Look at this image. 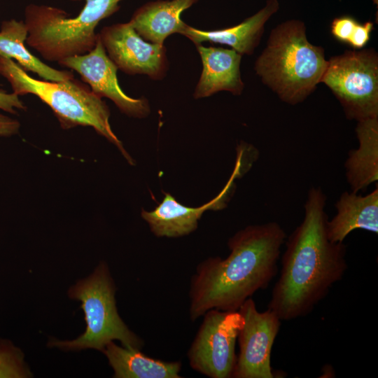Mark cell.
<instances>
[{
  "instance_id": "7c38bea8",
  "label": "cell",
  "mask_w": 378,
  "mask_h": 378,
  "mask_svg": "<svg viewBox=\"0 0 378 378\" xmlns=\"http://www.w3.org/2000/svg\"><path fill=\"white\" fill-rule=\"evenodd\" d=\"M239 171V164L237 163L223 190L214 199L202 206H186L178 202L169 193H165L162 202L154 210H143L141 216L157 237H178L189 234L197 229L198 220L206 211L223 208L234 178Z\"/></svg>"
},
{
  "instance_id": "44dd1931",
  "label": "cell",
  "mask_w": 378,
  "mask_h": 378,
  "mask_svg": "<svg viewBox=\"0 0 378 378\" xmlns=\"http://www.w3.org/2000/svg\"><path fill=\"white\" fill-rule=\"evenodd\" d=\"M358 23L354 18L349 15L336 18L331 22V34L338 41L348 43Z\"/></svg>"
},
{
  "instance_id": "d4e9b609",
  "label": "cell",
  "mask_w": 378,
  "mask_h": 378,
  "mask_svg": "<svg viewBox=\"0 0 378 378\" xmlns=\"http://www.w3.org/2000/svg\"><path fill=\"white\" fill-rule=\"evenodd\" d=\"M70 1H80V0H70Z\"/></svg>"
},
{
  "instance_id": "cb8c5ba5",
  "label": "cell",
  "mask_w": 378,
  "mask_h": 378,
  "mask_svg": "<svg viewBox=\"0 0 378 378\" xmlns=\"http://www.w3.org/2000/svg\"><path fill=\"white\" fill-rule=\"evenodd\" d=\"M20 124L18 120L0 114V136H10L18 133Z\"/></svg>"
},
{
  "instance_id": "7a4b0ae2",
  "label": "cell",
  "mask_w": 378,
  "mask_h": 378,
  "mask_svg": "<svg viewBox=\"0 0 378 378\" xmlns=\"http://www.w3.org/2000/svg\"><path fill=\"white\" fill-rule=\"evenodd\" d=\"M286 237L276 222L248 225L229 239L227 257H210L200 262L190 281V320L212 309L237 311L265 288L277 273Z\"/></svg>"
},
{
  "instance_id": "6da1fadb",
  "label": "cell",
  "mask_w": 378,
  "mask_h": 378,
  "mask_svg": "<svg viewBox=\"0 0 378 378\" xmlns=\"http://www.w3.org/2000/svg\"><path fill=\"white\" fill-rule=\"evenodd\" d=\"M326 205L323 190L312 187L304 218L286 242L280 276L268 304L281 321L309 314L347 270L346 246L328 237Z\"/></svg>"
},
{
  "instance_id": "5bb4252c",
  "label": "cell",
  "mask_w": 378,
  "mask_h": 378,
  "mask_svg": "<svg viewBox=\"0 0 378 378\" xmlns=\"http://www.w3.org/2000/svg\"><path fill=\"white\" fill-rule=\"evenodd\" d=\"M279 8L277 0H268L264 8L241 23L224 29L201 30L186 24L180 34L195 46L203 42L226 45L240 55H252L259 45L265 24Z\"/></svg>"
},
{
  "instance_id": "9c48e42d",
  "label": "cell",
  "mask_w": 378,
  "mask_h": 378,
  "mask_svg": "<svg viewBox=\"0 0 378 378\" xmlns=\"http://www.w3.org/2000/svg\"><path fill=\"white\" fill-rule=\"evenodd\" d=\"M244 325L238 335L239 351L232 374L234 378H275L271 353L281 319L271 309L259 312L249 298L239 308Z\"/></svg>"
},
{
  "instance_id": "603a6c76",
  "label": "cell",
  "mask_w": 378,
  "mask_h": 378,
  "mask_svg": "<svg viewBox=\"0 0 378 378\" xmlns=\"http://www.w3.org/2000/svg\"><path fill=\"white\" fill-rule=\"evenodd\" d=\"M0 109L14 114L17 110H26V106L17 94L0 91Z\"/></svg>"
},
{
  "instance_id": "5b68a950",
  "label": "cell",
  "mask_w": 378,
  "mask_h": 378,
  "mask_svg": "<svg viewBox=\"0 0 378 378\" xmlns=\"http://www.w3.org/2000/svg\"><path fill=\"white\" fill-rule=\"evenodd\" d=\"M85 1L84 7L74 18H68L59 8L27 6L24 12L27 45L43 59L57 62L91 51L99 38L95 31L98 24L117 12L122 0Z\"/></svg>"
},
{
  "instance_id": "ac0fdd59",
  "label": "cell",
  "mask_w": 378,
  "mask_h": 378,
  "mask_svg": "<svg viewBox=\"0 0 378 378\" xmlns=\"http://www.w3.org/2000/svg\"><path fill=\"white\" fill-rule=\"evenodd\" d=\"M115 378H180V361H163L142 354L139 349L120 346L113 341L102 351Z\"/></svg>"
},
{
  "instance_id": "ba28073f",
  "label": "cell",
  "mask_w": 378,
  "mask_h": 378,
  "mask_svg": "<svg viewBox=\"0 0 378 378\" xmlns=\"http://www.w3.org/2000/svg\"><path fill=\"white\" fill-rule=\"evenodd\" d=\"M187 353L190 367L210 378H230L237 356L235 345L244 318L238 310L207 311Z\"/></svg>"
},
{
  "instance_id": "ffe728a7",
  "label": "cell",
  "mask_w": 378,
  "mask_h": 378,
  "mask_svg": "<svg viewBox=\"0 0 378 378\" xmlns=\"http://www.w3.org/2000/svg\"><path fill=\"white\" fill-rule=\"evenodd\" d=\"M20 349L8 340H0V378L30 377Z\"/></svg>"
},
{
  "instance_id": "8992f818",
  "label": "cell",
  "mask_w": 378,
  "mask_h": 378,
  "mask_svg": "<svg viewBox=\"0 0 378 378\" xmlns=\"http://www.w3.org/2000/svg\"><path fill=\"white\" fill-rule=\"evenodd\" d=\"M115 287L106 264L101 263L88 278L79 281L69 291L71 298L80 300L85 314L86 330L71 341L52 340L48 346L65 350L94 349L103 351L113 340L123 346L139 349L144 341L131 331L120 317L115 299Z\"/></svg>"
},
{
  "instance_id": "2e32d148",
  "label": "cell",
  "mask_w": 378,
  "mask_h": 378,
  "mask_svg": "<svg viewBox=\"0 0 378 378\" xmlns=\"http://www.w3.org/2000/svg\"><path fill=\"white\" fill-rule=\"evenodd\" d=\"M199 0H158L148 2L133 13L129 22L145 41L164 44L173 34H180L185 23L182 12Z\"/></svg>"
},
{
  "instance_id": "8fae6325",
  "label": "cell",
  "mask_w": 378,
  "mask_h": 378,
  "mask_svg": "<svg viewBox=\"0 0 378 378\" xmlns=\"http://www.w3.org/2000/svg\"><path fill=\"white\" fill-rule=\"evenodd\" d=\"M57 63L77 72L93 92L111 99L125 115L138 118L149 115L150 108L146 98L130 97L121 89L117 78L118 68L107 55L99 36L95 47L89 52Z\"/></svg>"
},
{
  "instance_id": "4fadbf2b",
  "label": "cell",
  "mask_w": 378,
  "mask_h": 378,
  "mask_svg": "<svg viewBox=\"0 0 378 378\" xmlns=\"http://www.w3.org/2000/svg\"><path fill=\"white\" fill-rule=\"evenodd\" d=\"M202 71L194 91L195 99L209 97L220 91L241 94L244 84L240 72L242 55L232 49L196 46Z\"/></svg>"
},
{
  "instance_id": "e0dca14e",
  "label": "cell",
  "mask_w": 378,
  "mask_h": 378,
  "mask_svg": "<svg viewBox=\"0 0 378 378\" xmlns=\"http://www.w3.org/2000/svg\"><path fill=\"white\" fill-rule=\"evenodd\" d=\"M358 147L349 151L346 178L351 192L364 191L378 180V118L357 122Z\"/></svg>"
},
{
  "instance_id": "30bf717a",
  "label": "cell",
  "mask_w": 378,
  "mask_h": 378,
  "mask_svg": "<svg viewBox=\"0 0 378 378\" xmlns=\"http://www.w3.org/2000/svg\"><path fill=\"white\" fill-rule=\"evenodd\" d=\"M106 52L118 69L129 75L163 79L169 69L164 44L142 38L128 22L104 27L98 33Z\"/></svg>"
},
{
  "instance_id": "277c9868",
  "label": "cell",
  "mask_w": 378,
  "mask_h": 378,
  "mask_svg": "<svg viewBox=\"0 0 378 378\" xmlns=\"http://www.w3.org/2000/svg\"><path fill=\"white\" fill-rule=\"evenodd\" d=\"M0 75L10 83L13 92L19 96L31 94L46 104L63 129L92 127L115 145L127 162L133 164V160L111 130L108 106L91 89L74 78L58 82L35 79L14 60L1 55Z\"/></svg>"
},
{
  "instance_id": "52a82bcc",
  "label": "cell",
  "mask_w": 378,
  "mask_h": 378,
  "mask_svg": "<svg viewBox=\"0 0 378 378\" xmlns=\"http://www.w3.org/2000/svg\"><path fill=\"white\" fill-rule=\"evenodd\" d=\"M321 83L332 92L348 119L378 118V55L373 48L332 57Z\"/></svg>"
},
{
  "instance_id": "7402d4cb",
  "label": "cell",
  "mask_w": 378,
  "mask_h": 378,
  "mask_svg": "<svg viewBox=\"0 0 378 378\" xmlns=\"http://www.w3.org/2000/svg\"><path fill=\"white\" fill-rule=\"evenodd\" d=\"M374 24L371 21L358 22L347 44L355 49L363 48L370 39Z\"/></svg>"
},
{
  "instance_id": "3957f363",
  "label": "cell",
  "mask_w": 378,
  "mask_h": 378,
  "mask_svg": "<svg viewBox=\"0 0 378 378\" xmlns=\"http://www.w3.org/2000/svg\"><path fill=\"white\" fill-rule=\"evenodd\" d=\"M324 49L307 38L303 22L289 20L270 32L255 71L283 102H303L321 83L327 66Z\"/></svg>"
},
{
  "instance_id": "d6986e66",
  "label": "cell",
  "mask_w": 378,
  "mask_h": 378,
  "mask_svg": "<svg viewBox=\"0 0 378 378\" xmlns=\"http://www.w3.org/2000/svg\"><path fill=\"white\" fill-rule=\"evenodd\" d=\"M27 27L15 19L2 22L0 29V55L15 59L26 71L36 74L45 80L64 81L74 78L71 71H61L43 62L25 46Z\"/></svg>"
},
{
  "instance_id": "9a60e30c",
  "label": "cell",
  "mask_w": 378,
  "mask_h": 378,
  "mask_svg": "<svg viewBox=\"0 0 378 378\" xmlns=\"http://www.w3.org/2000/svg\"><path fill=\"white\" fill-rule=\"evenodd\" d=\"M337 214L327 223V233L333 242H343L352 231L361 229L378 233V186L366 195L342 192L335 205Z\"/></svg>"
}]
</instances>
